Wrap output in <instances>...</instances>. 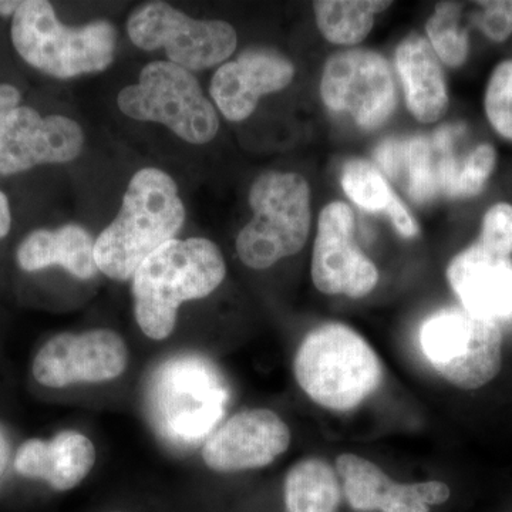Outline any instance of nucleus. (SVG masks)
Returning a JSON list of instances; mask_svg holds the SVG:
<instances>
[{
	"instance_id": "1",
	"label": "nucleus",
	"mask_w": 512,
	"mask_h": 512,
	"mask_svg": "<svg viewBox=\"0 0 512 512\" xmlns=\"http://www.w3.org/2000/svg\"><path fill=\"white\" fill-rule=\"evenodd\" d=\"M185 208L170 174L137 171L128 183L117 217L94 245L97 268L114 281H128L140 265L184 227Z\"/></svg>"
},
{
	"instance_id": "2",
	"label": "nucleus",
	"mask_w": 512,
	"mask_h": 512,
	"mask_svg": "<svg viewBox=\"0 0 512 512\" xmlns=\"http://www.w3.org/2000/svg\"><path fill=\"white\" fill-rule=\"evenodd\" d=\"M227 274L224 256L207 238L173 239L148 256L131 278L134 316L147 338L173 333L183 303L207 298Z\"/></svg>"
},
{
	"instance_id": "3",
	"label": "nucleus",
	"mask_w": 512,
	"mask_h": 512,
	"mask_svg": "<svg viewBox=\"0 0 512 512\" xmlns=\"http://www.w3.org/2000/svg\"><path fill=\"white\" fill-rule=\"evenodd\" d=\"M293 372L303 392L323 409L350 412L382 382L379 356L359 333L343 323H325L306 335Z\"/></svg>"
},
{
	"instance_id": "4",
	"label": "nucleus",
	"mask_w": 512,
	"mask_h": 512,
	"mask_svg": "<svg viewBox=\"0 0 512 512\" xmlns=\"http://www.w3.org/2000/svg\"><path fill=\"white\" fill-rule=\"evenodd\" d=\"M10 36L26 63L56 79L104 72L116 55L113 23L94 20L79 28L64 26L46 0L23 2L12 16Z\"/></svg>"
},
{
	"instance_id": "5",
	"label": "nucleus",
	"mask_w": 512,
	"mask_h": 512,
	"mask_svg": "<svg viewBox=\"0 0 512 512\" xmlns=\"http://www.w3.org/2000/svg\"><path fill=\"white\" fill-rule=\"evenodd\" d=\"M254 217L235 248L248 268L268 269L305 247L311 231V188L301 174L268 171L249 190Z\"/></svg>"
},
{
	"instance_id": "6",
	"label": "nucleus",
	"mask_w": 512,
	"mask_h": 512,
	"mask_svg": "<svg viewBox=\"0 0 512 512\" xmlns=\"http://www.w3.org/2000/svg\"><path fill=\"white\" fill-rule=\"evenodd\" d=\"M228 384L217 367L200 357H178L157 370L150 410L161 436L177 446H197L227 412Z\"/></svg>"
},
{
	"instance_id": "7",
	"label": "nucleus",
	"mask_w": 512,
	"mask_h": 512,
	"mask_svg": "<svg viewBox=\"0 0 512 512\" xmlns=\"http://www.w3.org/2000/svg\"><path fill=\"white\" fill-rule=\"evenodd\" d=\"M117 106L130 119L163 124L191 144L210 143L220 130L217 110L197 77L164 60L147 64L138 83L121 90Z\"/></svg>"
},
{
	"instance_id": "8",
	"label": "nucleus",
	"mask_w": 512,
	"mask_h": 512,
	"mask_svg": "<svg viewBox=\"0 0 512 512\" xmlns=\"http://www.w3.org/2000/svg\"><path fill=\"white\" fill-rule=\"evenodd\" d=\"M503 330L461 306L440 309L420 329L421 352L441 377L461 390L493 382L503 367Z\"/></svg>"
},
{
	"instance_id": "9",
	"label": "nucleus",
	"mask_w": 512,
	"mask_h": 512,
	"mask_svg": "<svg viewBox=\"0 0 512 512\" xmlns=\"http://www.w3.org/2000/svg\"><path fill=\"white\" fill-rule=\"evenodd\" d=\"M127 33L138 49H163L168 62L191 73L225 62L238 45L237 32L224 20L194 19L164 2L134 10Z\"/></svg>"
},
{
	"instance_id": "10",
	"label": "nucleus",
	"mask_w": 512,
	"mask_h": 512,
	"mask_svg": "<svg viewBox=\"0 0 512 512\" xmlns=\"http://www.w3.org/2000/svg\"><path fill=\"white\" fill-rule=\"evenodd\" d=\"M320 94L330 111L348 114L356 126L367 131L382 127L397 103L389 64L367 49H349L330 57Z\"/></svg>"
},
{
	"instance_id": "11",
	"label": "nucleus",
	"mask_w": 512,
	"mask_h": 512,
	"mask_svg": "<svg viewBox=\"0 0 512 512\" xmlns=\"http://www.w3.org/2000/svg\"><path fill=\"white\" fill-rule=\"evenodd\" d=\"M128 350L119 333L93 329L59 333L47 340L33 360L37 383L63 389L77 383H101L126 372Z\"/></svg>"
},
{
	"instance_id": "12",
	"label": "nucleus",
	"mask_w": 512,
	"mask_h": 512,
	"mask_svg": "<svg viewBox=\"0 0 512 512\" xmlns=\"http://www.w3.org/2000/svg\"><path fill=\"white\" fill-rule=\"evenodd\" d=\"M312 281L325 295L363 298L376 288L379 272L356 245L355 215L345 202L320 212L312 258Z\"/></svg>"
},
{
	"instance_id": "13",
	"label": "nucleus",
	"mask_w": 512,
	"mask_h": 512,
	"mask_svg": "<svg viewBox=\"0 0 512 512\" xmlns=\"http://www.w3.org/2000/svg\"><path fill=\"white\" fill-rule=\"evenodd\" d=\"M84 146L83 128L64 116L42 117L19 106L0 123V175H13L42 164L76 160Z\"/></svg>"
},
{
	"instance_id": "14",
	"label": "nucleus",
	"mask_w": 512,
	"mask_h": 512,
	"mask_svg": "<svg viewBox=\"0 0 512 512\" xmlns=\"http://www.w3.org/2000/svg\"><path fill=\"white\" fill-rule=\"evenodd\" d=\"M291 444V430L278 414L245 410L218 427L202 448L204 463L220 473L255 470L274 463Z\"/></svg>"
},
{
	"instance_id": "15",
	"label": "nucleus",
	"mask_w": 512,
	"mask_h": 512,
	"mask_svg": "<svg viewBox=\"0 0 512 512\" xmlns=\"http://www.w3.org/2000/svg\"><path fill=\"white\" fill-rule=\"evenodd\" d=\"M336 473L343 497L357 512H430L431 505L450 500V488L441 481L396 483L382 468L356 454H340Z\"/></svg>"
},
{
	"instance_id": "16",
	"label": "nucleus",
	"mask_w": 512,
	"mask_h": 512,
	"mask_svg": "<svg viewBox=\"0 0 512 512\" xmlns=\"http://www.w3.org/2000/svg\"><path fill=\"white\" fill-rule=\"evenodd\" d=\"M293 76L295 67L281 53L248 49L215 72L210 93L225 119L242 121L254 113L262 96L281 92Z\"/></svg>"
},
{
	"instance_id": "17",
	"label": "nucleus",
	"mask_w": 512,
	"mask_h": 512,
	"mask_svg": "<svg viewBox=\"0 0 512 512\" xmlns=\"http://www.w3.org/2000/svg\"><path fill=\"white\" fill-rule=\"evenodd\" d=\"M447 281L471 315L500 326L512 323V258L491 254L474 242L451 259Z\"/></svg>"
},
{
	"instance_id": "18",
	"label": "nucleus",
	"mask_w": 512,
	"mask_h": 512,
	"mask_svg": "<svg viewBox=\"0 0 512 512\" xmlns=\"http://www.w3.org/2000/svg\"><path fill=\"white\" fill-rule=\"evenodd\" d=\"M94 463L93 441L79 431L66 430L49 441H25L16 453L15 470L22 477L46 481L63 493L82 483Z\"/></svg>"
},
{
	"instance_id": "19",
	"label": "nucleus",
	"mask_w": 512,
	"mask_h": 512,
	"mask_svg": "<svg viewBox=\"0 0 512 512\" xmlns=\"http://www.w3.org/2000/svg\"><path fill=\"white\" fill-rule=\"evenodd\" d=\"M458 127H441L433 138L384 141L377 147L376 161L389 177L394 180L403 178L407 194L414 201H430L441 192V158Z\"/></svg>"
},
{
	"instance_id": "20",
	"label": "nucleus",
	"mask_w": 512,
	"mask_h": 512,
	"mask_svg": "<svg viewBox=\"0 0 512 512\" xmlns=\"http://www.w3.org/2000/svg\"><path fill=\"white\" fill-rule=\"evenodd\" d=\"M396 67L407 107L421 123H434L446 114L448 93L443 67L429 40L410 36L397 47Z\"/></svg>"
},
{
	"instance_id": "21",
	"label": "nucleus",
	"mask_w": 512,
	"mask_h": 512,
	"mask_svg": "<svg viewBox=\"0 0 512 512\" xmlns=\"http://www.w3.org/2000/svg\"><path fill=\"white\" fill-rule=\"evenodd\" d=\"M96 239L79 224L37 229L20 242L16 261L26 272L62 266L74 278L89 281L99 272L94 259Z\"/></svg>"
},
{
	"instance_id": "22",
	"label": "nucleus",
	"mask_w": 512,
	"mask_h": 512,
	"mask_svg": "<svg viewBox=\"0 0 512 512\" xmlns=\"http://www.w3.org/2000/svg\"><path fill=\"white\" fill-rule=\"evenodd\" d=\"M286 512H338L343 491L338 473L322 458H305L288 471Z\"/></svg>"
},
{
	"instance_id": "23",
	"label": "nucleus",
	"mask_w": 512,
	"mask_h": 512,
	"mask_svg": "<svg viewBox=\"0 0 512 512\" xmlns=\"http://www.w3.org/2000/svg\"><path fill=\"white\" fill-rule=\"evenodd\" d=\"M392 2L377 0H320L313 3L320 33L333 45L352 46L365 40L375 25V15Z\"/></svg>"
},
{
	"instance_id": "24",
	"label": "nucleus",
	"mask_w": 512,
	"mask_h": 512,
	"mask_svg": "<svg viewBox=\"0 0 512 512\" xmlns=\"http://www.w3.org/2000/svg\"><path fill=\"white\" fill-rule=\"evenodd\" d=\"M461 10L463 6L458 3H439L426 26L434 53L450 67L466 63L470 52L468 30L461 26Z\"/></svg>"
},
{
	"instance_id": "25",
	"label": "nucleus",
	"mask_w": 512,
	"mask_h": 512,
	"mask_svg": "<svg viewBox=\"0 0 512 512\" xmlns=\"http://www.w3.org/2000/svg\"><path fill=\"white\" fill-rule=\"evenodd\" d=\"M342 187L357 207L369 212L387 214L394 201L399 200L375 165L359 158L343 167Z\"/></svg>"
},
{
	"instance_id": "26",
	"label": "nucleus",
	"mask_w": 512,
	"mask_h": 512,
	"mask_svg": "<svg viewBox=\"0 0 512 512\" xmlns=\"http://www.w3.org/2000/svg\"><path fill=\"white\" fill-rule=\"evenodd\" d=\"M497 165V151L493 144L481 143L457 158L448 174L444 195L466 200L477 197L484 190Z\"/></svg>"
},
{
	"instance_id": "27",
	"label": "nucleus",
	"mask_w": 512,
	"mask_h": 512,
	"mask_svg": "<svg viewBox=\"0 0 512 512\" xmlns=\"http://www.w3.org/2000/svg\"><path fill=\"white\" fill-rule=\"evenodd\" d=\"M488 123L498 136L512 141V59L498 63L484 96Z\"/></svg>"
},
{
	"instance_id": "28",
	"label": "nucleus",
	"mask_w": 512,
	"mask_h": 512,
	"mask_svg": "<svg viewBox=\"0 0 512 512\" xmlns=\"http://www.w3.org/2000/svg\"><path fill=\"white\" fill-rule=\"evenodd\" d=\"M481 247L491 254L512 256V205L508 202H497L485 212L481 221Z\"/></svg>"
},
{
	"instance_id": "29",
	"label": "nucleus",
	"mask_w": 512,
	"mask_h": 512,
	"mask_svg": "<svg viewBox=\"0 0 512 512\" xmlns=\"http://www.w3.org/2000/svg\"><path fill=\"white\" fill-rule=\"evenodd\" d=\"M480 12L474 16V23L485 37L495 43H503L512 35V2H478Z\"/></svg>"
},
{
	"instance_id": "30",
	"label": "nucleus",
	"mask_w": 512,
	"mask_h": 512,
	"mask_svg": "<svg viewBox=\"0 0 512 512\" xmlns=\"http://www.w3.org/2000/svg\"><path fill=\"white\" fill-rule=\"evenodd\" d=\"M387 217L390 218L394 228L399 231V234L404 238H413L419 234V227H417L416 221L412 215L409 214L407 208L404 207L402 201L396 200L392 207H390L389 212H387Z\"/></svg>"
},
{
	"instance_id": "31",
	"label": "nucleus",
	"mask_w": 512,
	"mask_h": 512,
	"mask_svg": "<svg viewBox=\"0 0 512 512\" xmlns=\"http://www.w3.org/2000/svg\"><path fill=\"white\" fill-rule=\"evenodd\" d=\"M20 99V92L12 84H0V123L12 113L13 110L18 109Z\"/></svg>"
},
{
	"instance_id": "32",
	"label": "nucleus",
	"mask_w": 512,
	"mask_h": 512,
	"mask_svg": "<svg viewBox=\"0 0 512 512\" xmlns=\"http://www.w3.org/2000/svg\"><path fill=\"white\" fill-rule=\"evenodd\" d=\"M12 228V214L8 197L0 191V239L5 238Z\"/></svg>"
},
{
	"instance_id": "33",
	"label": "nucleus",
	"mask_w": 512,
	"mask_h": 512,
	"mask_svg": "<svg viewBox=\"0 0 512 512\" xmlns=\"http://www.w3.org/2000/svg\"><path fill=\"white\" fill-rule=\"evenodd\" d=\"M23 2L18 0H0V16H13Z\"/></svg>"
},
{
	"instance_id": "34",
	"label": "nucleus",
	"mask_w": 512,
	"mask_h": 512,
	"mask_svg": "<svg viewBox=\"0 0 512 512\" xmlns=\"http://www.w3.org/2000/svg\"><path fill=\"white\" fill-rule=\"evenodd\" d=\"M113 512H117V511H113Z\"/></svg>"
}]
</instances>
